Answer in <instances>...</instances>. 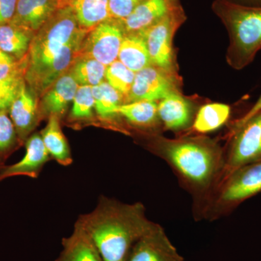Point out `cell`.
<instances>
[{"instance_id":"6da1fadb","label":"cell","mask_w":261,"mask_h":261,"mask_svg":"<svg viewBox=\"0 0 261 261\" xmlns=\"http://www.w3.org/2000/svg\"><path fill=\"white\" fill-rule=\"evenodd\" d=\"M149 149L173 170L180 185L192 198V213L199 221L224 171L225 149L202 135L168 139L151 134Z\"/></svg>"},{"instance_id":"7a4b0ae2","label":"cell","mask_w":261,"mask_h":261,"mask_svg":"<svg viewBox=\"0 0 261 261\" xmlns=\"http://www.w3.org/2000/svg\"><path fill=\"white\" fill-rule=\"evenodd\" d=\"M89 31L81 27L69 5L61 7L34 34L24 79L34 93L44 95L80 56Z\"/></svg>"},{"instance_id":"3957f363","label":"cell","mask_w":261,"mask_h":261,"mask_svg":"<svg viewBox=\"0 0 261 261\" xmlns=\"http://www.w3.org/2000/svg\"><path fill=\"white\" fill-rule=\"evenodd\" d=\"M78 222L89 233L103 261H126L135 243L155 226L143 204L123 203L106 197Z\"/></svg>"},{"instance_id":"277c9868","label":"cell","mask_w":261,"mask_h":261,"mask_svg":"<svg viewBox=\"0 0 261 261\" xmlns=\"http://www.w3.org/2000/svg\"><path fill=\"white\" fill-rule=\"evenodd\" d=\"M212 8L229 36L226 61L233 69L242 70L261 49V6L214 0Z\"/></svg>"},{"instance_id":"5b68a950","label":"cell","mask_w":261,"mask_h":261,"mask_svg":"<svg viewBox=\"0 0 261 261\" xmlns=\"http://www.w3.org/2000/svg\"><path fill=\"white\" fill-rule=\"evenodd\" d=\"M260 192L261 161L239 168L220 182L202 211L200 221H216L227 216Z\"/></svg>"},{"instance_id":"8992f818","label":"cell","mask_w":261,"mask_h":261,"mask_svg":"<svg viewBox=\"0 0 261 261\" xmlns=\"http://www.w3.org/2000/svg\"><path fill=\"white\" fill-rule=\"evenodd\" d=\"M221 182L234 170L261 161V111L230 129Z\"/></svg>"},{"instance_id":"52a82bcc","label":"cell","mask_w":261,"mask_h":261,"mask_svg":"<svg viewBox=\"0 0 261 261\" xmlns=\"http://www.w3.org/2000/svg\"><path fill=\"white\" fill-rule=\"evenodd\" d=\"M185 20V12L178 5L152 27L137 33L145 41L151 64L176 72L173 38Z\"/></svg>"},{"instance_id":"ba28073f","label":"cell","mask_w":261,"mask_h":261,"mask_svg":"<svg viewBox=\"0 0 261 261\" xmlns=\"http://www.w3.org/2000/svg\"><path fill=\"white\" fill-rule=\"evenodd\" d=\"M180 93L179 80L176 72L153 65L137 72L126 102L161 100L171 94Z\"/></svg>"},{"instance_id":"9c48e42d","label":"cell","mask_w":261,"mask_h":261,"mask_svg":"<svg viewBox=\"0 0 261 261\" xmlns=\"http://www.w3.org/2000/svg\"><path fill=\"white\" fill-rule=\"evenodd\" d=\"M124 36L118 20L108 19L89 31L79 57L92 58L108 66L118 60Z\"/></svg>"},{"instance_id":"30bf717a","label":"cell","mask_w":261,"mask_h":261,"mask_svg":"<svg viewBox=\"0 0 261 261\" xmlns=\"http://www.w3.org/2000/svg\"><path fill=\"white\" fill-rule=\"evenodd\" d=\"M126 261H184V258L163 226L156 224L135 243Z\"/></svg>"},{"instance_id":"8fae6325","label":"cell","mask_w":261,"mask_h":261,"mask_svg":"<svg viewBox=\"0 0 261 261\" xmlns=\"http://www.w3.org/2000/svg\"><path fill=\"white\" fill-rule=\"evenodd\" d=\"M178 5V0H145L128 17L118 21L125 34H137L152 27Z\"/></svg>"},{"instance_id":"7c38bea8","label":"cell","mask_w":261,"mask_h":261,"mask_svg":"<svg viewBox=\"0 0 261 261\" xmlns=\"http://www.w3.org/2000/svg\"><path fill=\"white\" fill-rule=\"evenodd\" d=\"M59 8L58 0H18L10 23L35 34Z\"/></svg>"},{"instance_id":"4fadbf2b","label":"cell","mask_w":261,"mask_h":261,"mask_svg":"<svg viewBox=\"0 0 261 261\" xmlns=\"http://www.w3.org/2000/svg\"><path fill=\"white\" fill-rule=\"evenodd\" d=\"M49 154L43 142L41 135L31 136L25 143V152L23 159L11 166H3L0 170V181L16 176L35 178L43 166L49 161Z\"/></svg>"},{"instance_id":"5bb4252c","label":"cell","mask_w":261,"mask_h":261,"mask_svg":"<svg viewBox=\"0 0 261 261\" xmlns=\"http://www.w3.org/2000/svg\"><path fill=\"white\" fill-rule=\"evenodd\" d=\"M158 114L163 129L173 132L191 128L195 116L191 103L180 93L170 94L160 100Z\"/></svg>"},{"instance_id":"9a60e30c","label":"cell","mask_w":261,"mask_h":261,"mask_svg":"<svg viewBox=\"0 0 261 261\" xmlns=\"http://www.w3.org/2000/svg\"><path fill=\"white\" fill-rule=\"evenodd\" d=\"M35 94L24 82L18 96L10 106V117L20 139L25 138L37 123L38 105Z\"/></svg>"},{"instance_id":"2e32d148","label":"cell","mask_w":261,"mask_h":261,"mask_svg":"<svg viewBox=\"0 0 261 261\" xmlns=\"http://www.w3.org/2000/svg\"><path fill=\"white\" fill-rule=\"evenodd\" d=\"M63 250L56 261H103L89 233L77 221L68 238L62 240Z\"/></svg>"},{"instance_id":"e0dca14e","label":"cell","mask_w":261,"mask_h":261,"mask_svg":"<svg viewBox=\"0 0 261 261\" xmlns=\"http://www.w3.org/2000/svg\"><path fill=\"white\" fill-rule=\"evenodd\" d=\"M79 84L68 72L60 77L43 95L44 111L50 116L60 117L66 111L68 105L73 102Z\"/></svg>"},{"instance_id":"ac0fdd59","label":"cell","mask_w":261,"mask_h":261,"mask_svg":"<svg viewBox=\"0 0 261 261\" xmlns=\"http://www.w3.org/2000/svg\"><path fill=\"white\" fill-rule=\"evenodd\" d=\"M118 114L130 124L152 130L153 134H159L158 130L162 128L158 114V104L154 101L123 103L118 108Z\"/></svg>"},{"instance_id":"d6986e66","label":"cell","mask_w":261,"mask_h":261,"mask_svg":"<svg viewBox=\"0 0 261 261\" xmlns=\"http://www.w3.org/2000/svg\"><path fill=\"white\" fill-rule=\"evenodd\" d=\"M118 60L135 73L152 65L145 41L138 34H125Z\"/></svg>"},{"instance_id":"ffe728a7","label":"cell","mask_w":261,"mask_h":261,"mask_svg":"<svg viewBox=\"0 0 261 261\" xmlns=\"http://www.w3.org/2000/svg\"><path fill=\"white\" fill-rule=\"evenodd\" d=\"M82 28L91 31L110 19L109 0H69Z\"/></svg>"},{"instance_id":"44dd1931","label":"cell","mask_w":261,"mask_h":261,"mask_svg":"<svg viewBox=\"0 0 261 261\" xmlns=\"http://www.w3.org/2000/svg\"><path fill=\"white\" fill-rule=\"evenodd\" d=\"M43 142L51 155L60 164L68 166L72 162L68 142L62 132L59 117L49 116L47 126L41 134Z\"/></svg>"},{"instance_id":"7402d4cb","label":"cell","mask_w":261,"mask_h":261,"mask_svg":"<svg viewBox=\"0 0 261 261\" xmlns=\"http://www.w3.org/2000/svg\"><path fill=\"white\" fill-rule=\"evenodd\" d=\"M231 108L224 103H209L202 106L195 115L190 129L198 135L219 129L228 121Z\"/></svg>"},{"instance_id":"603a6c76","label":"cell","mask_w":261,"mask_h":261,"mask_svg":"<svg viewBox=\"0 0 261 261\" xmlns=\"http://www.w3.org/2000/svg\"><path fill=\"white\" fill-rule=\"evenodd\" d=\"M34 34L8 23L0 25V50L17 59H24Z\"/></svg>"},{"instance_id":"cb8c5ba5","label":"cell","mask_w":261,"mask_h":261,"mask_svg":"<svg viewBox=\"0 0 261 261\" xmlns=\"http://www.w3.org/2000/svg\"><path fill=\"white\" fill-rule=\"evenodd\" d=\"M107 66L92 58L79 57L68 73L79 86L93 87L105 82Z\"/></svg>"},{"instance_id":"d4e9b609","label":"cell","mask_w":261,"mask_h":261,"mask_svg":"<svg viewBox=\"0 0 261 261\" xmlns=\"http://www.w3.org/2000/svg\"><path fill=\"white\" fill-rule=\"evenodd\" d=\"M94 109L102 119H111L118 116V109L123 104V96L107 82L92 87Z\"/></svg>"},{"instance_id":"484cf974","label":"cell","mask_w":261,"mask_h":261,"mask_svg":"<svg viewBox=\"0 0 261 261\" xmlns=\"http://www.w3.org/2000/svg\"><path fill=\"white\" fill-rule=\"evenodd\" d=\"M135 74V72L117 60L107 66L106 80L111 87L127 97L133 85Z\"/></svg>"},{"instance_id":"4316f807","label":"cell","mask_w":261,"mask_h":261,"mask_svg":"<svg viewBox=\"0 0 261 261\" xmlns=\"http://www.w3.org/2000/svg\"><path fill=\"white\" fill-rule=\"evenodd\" d=\"M72 106V118L75 119H87L92 116L94 108V99L92 87L89 86H80L77 89Z\"/></svg>"},{"instance_id":"83f0119b","label":"cell","mask_w":261,"mask_h":261,"mask_svg":"<svg viewBox=\"0 0 261 261\" xmlns=\"http://www.w3.org/2000/svg\"><path fill=\"white\" fill-rule=\"evenodd\" d=\"M25 70L0 81V113L8 112L24 82Z\"/></svg>"},{"instance_id":"f1b7e54d","label":"cell","mask_w":261,"mask_h":261,"mask_svg":"<svg viewBox=\"0 0 261 261\" xmlns=\"http://www.w3.org/2000/svg\"><path fill=\"white\" fill-rule=\"evenodd\" d=\"M17 132L8 112L0 113V158L13 148L16 141Z\"/></svg>"},{"instance_id":"f546056e","label":"cell","mask_w":261,"mask_h":261,"mask_svg":"<svg viewBox=\"0 0 261 261\" xmlns=\"http://www.w3.org/2000/svg\"><path fill=\"white\" fill-rule=\"evenodd\" d=\"M145 0H109L110 18L121 20L126 18Z\"/></svg>"},{"instance_id":"4dcf8cb0","label":"cell","mask_w":261,"mask_h":261,"mask_svg":"<svg viewBox=\"0 0 261 261\" xmlns=\"http://www.w3.org/2000/svg\"><path fill=\"white\" fill-rule=\"evenodd\" d=\"M25 65L19 67L14 57L0 50V81L6 80L12 75L25 70Z\"/></svg>"},{"instance_id":"1f68e13d","label":"cell","mask_w":261,"mask_h":261,"mask_svg":"<svg viewBox=\"0 0 261 261\" xmlns=\"http://www.w3.org/2000/svg\"><path fill=\"white\" fill-rule=\"evenodd\" d=\"M18 0H0V25L10 23L14 16Z\"/></svg>"},{"instance_id":"d6a6232c","label":"cell","mask_w":261,"mask_h":261,"mask_svg":"<svg viewBox=\"0 0 261 261\" xmlns=\"http://www.w3.org/2000/svg\"><path fill=\"white\" fill-rule=\"evenodd\" d=\"M260 111H261V95L259 97L258 99H257L255 104L250 108L249 111H247L243 116L235 120V121H233L232 123H231L230 129L236 128V127H238L240 126V125L243 124L245 121L250 119L251 117L255 116V114H257V113L260 112Z\"/></svg>"},{"instance_id":"836d02e7","label":"cell","mask_w":261,"mask_h":261,"mask_svg":"<svg viewBox=\"0 0 261 261\" xmlns=\"http://www.w3.org/2000/svg\"><path fill=\"white\" fill-rule=\"evenodd\" d=\"M238 4L252 5V6H261V0H231Z\"/></svg>"},{"instance_id":"e575fe53","label":"cell","mask_w":261,"mask_h":261,"mask_svg":"<svg viewBox=\"0 0 261 261\" xmlns=\"http://www.w3.org/2000/svg\"><path fill=\"white\" fill-rule=\"evenodd\" d=\"M58 3H59L60 8H61V7H64L66 6V5H68L69 0H58Z\"/></svg>"},{"instance_id":"d590c367","label":"cell","mask_w":261,"mask_h":261,"mask_svg":"<svg viewBox=\"0 0 261 261\" xmlns=\"http://www.w3.org/2000/svg\"><path fill=\"white\" fill-rule=\"evenodd\" d=\"M3 168V166H0V170H1V168Z\"/></svg>"}]
</instances>
